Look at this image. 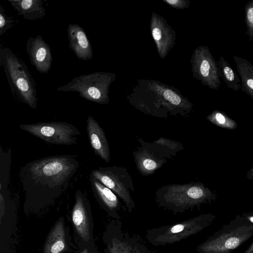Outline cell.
Masks as SVG:
<instances>
[{"label":"cell","mask_w":253,"mask_h":253,"mask_svg":"<svg viewBox=\"0 0 253 253\" xmlns=\"http://www.w3.org/2000/svg\"><path fill=\"white\" fill-rule=\"evenodd\" d=\"M215 216L203 214L173 225L147 231L148 241L154 246H165L179 242L209 226Z\"/></svg>","instance_id":"5b68a950"},{"label":"cell","mask_w":253,"mask_h":253,"mask_svg":"<svg viewBox=\"0 0 253 253\" xmlns=\"http://www.w3.org/2000/svg\"><path fill=\"white\" fill-rule=\"evenodd\" d=\"M18 16L25 19L34 20L45 16L46 12L42 0H9Z\"/></svg>","instance_id":"9a60e30c"},{"label":"cell","mask_w":253,"mask_h":253,"mask_svg":"<svg viewBox=\"0 0 253 253\" xmlns=\"http://www.w3.org/2000/svg\"><path fill=\"white\" fill-rule=\"evenodd\" d=\"M247 84L248 86L253 90V79H249L247 81Z\"/></svg>","instance_id":"f1b7e54d"},{"label":"cell","mask_w":253,"mask_h":253,"mask_svg":"<svg viewBox=\"0 0 253 253\" xmlns=\"http://www.w3.org/2000/svg\"><path fill=\"white\" fill-rule=\"evenodd\" d=\"M133 253H140L138 251H137L136 249H134L133 250Z\"/></svg>","instance_id":"4dcf8cb0"},{"label":"cell","mask_w":253,"mask_h":253,"mask_svg":"<svg viewBox=\"0 0 253 253\" xmlns=\"http://www.w3.org/2000/svg\"><path fill=\"white\" fill-rule=\"evenodd\" d=\"M247 17L249 22L253 24V7L249 9L247 13Z\"/></svg>","instance_id":"484cf974"},{"label":"cell","mask_w":253,"mask_h":253,"mask_svg":"<svg viewBox=\"0 0 253 253\" xmlns=\"http://www.w3.org/2000/svg\"><path fill=\"white\" fill-rule=\"evenodd\" d=\"M0 65L3 69L11 91L32 109L37 108L35 82L25 63L9 48L0 50Z\"/></svg>","instance_id":"7a4b0ae2"},{"label":"cell","mask_w":253,"mask_h":253,"mask_svg":"<svg viewBox=\"0 0 253 253\" xmlns=\"http://www.w3.org/2000/svg\"><path fill=\"white\" fill-rule=\"evenodd\" d=\"M88 250L86 249H85L83 251L81 252V253H88Z\"/></svg>","instance_id":"f546056e"},{"label":"cell","mask_w":253,"mask_h":253,"mask_svg":"<svg viewBox=\"0 0 253 253\" xmlns=\"http://www.w3.org/2000/svg\"><path fill=\"white\" fill-rule=\"evenodd\" d=\"M162 19L153 16L152 18L151 32L158 48L160 55L162 58L165 57L172 42L171 35L169 29L165 26Z\"/></svg>","instance_id":"2e32d148"},{"label":"cell","mask_w":253,"mask_h":253,"mask_svg":"<svg viewBox=\"0 0 253 253\" xmlns=\"http://www.w3.org/2000/svg\"><path fill=\"white\" fill-rule=\"evenodd\" d=\"M13 17L7 15L3 7L0 5V36H2L8 30L17 23Z\"/></svg>","instance_id":"d6986e66"},{"label":"cell","mask_w":253,"mask_h":253,"mask_svg":"<svg viewBox=\"0 0 253 253\" xmlns=\"http://www.w3.org/2000/svg\"><path fill=\"white\" fill-rule=\"evenodd\" d=\"M89 181L94 196L106 210L115 214L121 210V203L114 192L91 174L89 176Z\"/></svg>","instance_id":"5bb4252c"},{"label":"cell","mask_w":253,"mask_h":253,"mask_svg":"<svg viewBox=\"0 0 253 253\" xmlns=\"http://www.w3.org/2000/svg\"><path fill=\"white\" fill-rule=\"evenodd\" d=\"M215 117H216L217 121L219 123H220L221 124H223L225 123V118L221 114L219 113H217L216 114Z\"/></svg>","instance_id":"4316f807"},{"label":"cell","mask_w":253,"mask_h":253,"mask_svg":"<svg viewBox=\"0 0 253 253\" xmlns=\"http://www.w3.org/2000/svg\"><path fill=\"white\" fill-rule=\"evenodd\" d=\"M242 216L246 218L250 223L253 224V212L244 213Z\"/></svg>","instance_id":"d4e9b609"},{"label":"cell","mask_w":253,"mask_h":253,"mask_svg":"<svg viewBox=\"0 0 253 253\" xmlns=\"http://www.w3.org/2000/svg\"><path fill=\"white\" fill-rule=\"evenodd\" d=\"M66 249L64 225L62 220L59 219L46 238L43 253H61Z\"/></svg>","instance_id":"e0dca14e"},{"label":"cell","mask_w":253,"mask_h":253,"mask_svg":"<svg viewBox=\"0 0 253 253\" xmlns=\"http://www.w3.org/2000/svg\"><path fill=\"white\" fill-rule=\"evenodd\" d=\"M110 253H131L130 246L115 238L112 240V246L109 248Z\"/></svg>","instance_id":"ffe728a7"},{"label":"cell","mask_w":253,"mask_h":253,"mask_svg":"<svg viewBox=\"0 0 253 253\" xmlns=\"http://www.w3.org/2000/svg\"><path fill=\"white\" fill-rule=\"evenodd\" d=\"M165 1L172 6L177 8H183L186 5L185 1L183 0H165Z\"/></svg>","instance_id":"7402d4cb"},{"label":"cell","mask_w":253,"mask_h":253,"mask_svg":"<svg viewBox=\"0 0 253 253\" xmlns=\"http://www.w3.org/2000/svg\"><path fill=\"white\" fill-rule=\"evenodd\" d=\"M67 31L69 47L77 58L84 61L91 60L92 46L83 28L77 24H70Z\"/></svg>","instance_id":"7c38bea8"},{"label":"cell","mask_w":253,"mask_h":253,"mask_svg":"<svg viewBox=\"0 0 253 253\" xmlns=\"http://www.w3.org/2000/svg\"><path fill=\"white\" fill-rule=\"evenodd\" d=\"M87 200L81 190L75 193V202L72 212V219L75 228L82 238L87 242L90 239Z\"/></svg>","instance_id":"4fadbf2b"},{"label":"cell","mask_w":253,"mask_h":253,"mask_svg":"<svg viewBox=\"0 0 253 253\" xmlns=\"http://www.w3.org/2000/svg\"><path fill=\"white\" fill-rule=\"evenodd\" d=\"M77 155L37 159L21 167L19 178L27 200L52 199L67 189L78 169Z\"/></svg>","instance_id":"6da1fadb"},{"label":"cell","mask_w":253,"mask_h":253,"mask_svg":"<svg viewBox=\"0 0 253 253\" xmlns=\"http://www.w3.org/2000/svg\"><path fill=\"white\" fill-rule=\"evenodd\" d=\"M224 74L228 80L232 81L234 79V74L233 70L229 67H225Z\"/></svg>","instance_id":"603a6c76"},{"label":"cell","mask_w":253,"mask_h":253,"mask_svg":"<svg viewBox=\"0 0 253 253\" xmlns=\"http://www.w3.org/2000/svg\"><path fill=\"white\" fill-rule=\"evenodd\" d=\"M26 51L31 64L40 73H47L52 61L51 49L41 35L28 38Z\"/></svg>","instance_id":"30bf717a"},{"label":"cell","mask_w":253,"mask_h":253,"mask_svg":"<svg viewBox=\"0 0 253 253\" xmlns=\"http://www.w3.org/2000/svg\"><path fill=\"white\" fill-rule=\"evenodd\" d=\"M207 197L203 187L196 183L165 185L155 192L158 206L174 214L198 207Z\"/></svg>","instance_id":"277c9868"},{"label":"cell","mask_w":253,"mask_h":253,"mask_svg":"<svg viewBox=\"0 0 253 253\" xmlns=\"http://www.w3.org/2000/svg\"><path fill=\"white\" fill-rule=\"evenodd\" d=\"M19 128L46 143L71 145L77 143L81 131L73 125L63 122L22 124Z\"/></svg>","instance_id":"ba28073f"},{"label":"cell","mask_w":253,"mask_h":253,"mask_svg":"<svg viewBox=\"0 0 253 253\" xmlns=\"http://www.w3.org/2000/svg\"><path fill=\"white\" fill-rule=\"evenodd\" d=\"M86 129L90 145L94 153L106 163H109L111 153L105 132L98 122L89 115L86 121Z\"/></svg>","instance_id":"8fae6325"},{"label":"cell","mask_w":253,"mask_h":253,"mask_svg":"<svg viewBox=\"0 0 253 253\" xmlns=\"http://www.w3.org/2000/svg\"><path fill=\"white\" fill-rule=\"evenodd\" d=\"M90 174L114 192L123 201L129 212L133 211L135 203L131 193L134 192V187L126 168L117 166L98 167L92 170Z\"/></svg>","instance_id":"52a82bcc"},{"label":"cell","mask_w":253,"mask_h":253,"mask_svg":"<svg viewBox=\"0 0 253 253\" xmlns=\"http://www.w3.org/2000/svg\"><path fill=\"white\" fill-rule=\"evenodd\" d=\"M140 144L132 153L136 168L143 176L152 175L162 168L172 157L164 147L154 142H147L141 138H137Z\"/></svg>","instance_id":"9c48e42d"},{"label":"cell","mask_w":253,"mask_h":253,"mask_svg":"<svg viewBox=\"0 0 253 253\" xmlns=\"http://www.w3.org/2000/svg\"><path fill=\"white\" fill-rule=\"evenodd\" d=\"M114 79L113 74L95 72L76 77L67 84L59 86L56 90L76 91L87 100L107 104L109 100L108 88Z\"/></svg>","instance_id":"8992f818"},{"label":"cell","mask_w":253,"mask_h":253,"mask_svg":"<svg viewBox=\"0 0 253 253\" xmlns=\"http://www.w3.org/2000/svg\"><path fill=\"white\" fill-rule=\"evenodd\" d=\"M0 223L1 222L2 219L4 214V210H5V204L4 201L2 198V194H0Z\"/></svg>","instance_id":"cb8c5ba5"},{"label":"cell","mask_w":253,"mask_h":253,"mask_svg":"<svg viewBox=\"0 0 253 253\" xmlns=\"http://www.w3.org/2000/svg\"><path fill=\"white\" fill-rule=\"evenodd\" d=\"M253 236V224L238 215L197 248L199 253H233Z\"/></svg>","instance_id":"3957f363"},{"label":"cell","mask_w":253,"mask_h":253,"mask_svg":"<svg viewBox=\"0 0 253 253\" xmlns=\"http://www.w3.org/2000/svg\"><path fill=\"white\" fill-rule=\"evenodd\" d=\"M242 253H253V242Z\"/></svg>","instance_id":"83f0119b"},{"label":"cell","mask_w":253,"mask_h":253,"mask_svg":"<svg viewBox=\"0 0 253 253\" xmlns=\"http://www.w3.org/2000/svg\"><path fill=\"white\" fill-rule=\"evenodd\" d=\"M154 142L164 147L169 152L172 157H175L178 152L184 149L181 143L163 137H160Z\"/></svg>","instance_id":"ac0fdd59"},{"label":"cell","mask_w":253,"mask_h":253,"mask_svg":"<svg viewBox=\"0 0 253 253\" xmlns=\"http://www.w3.org/2000/svg\"><path fill=\"white\" fill-rule=\"evenodd\" d=\"M210 64L207 59H203L200 63L199 71L203 77H207L210 74Z\"/></svg>","instance_id":"44dd1931"}]
</instances>
